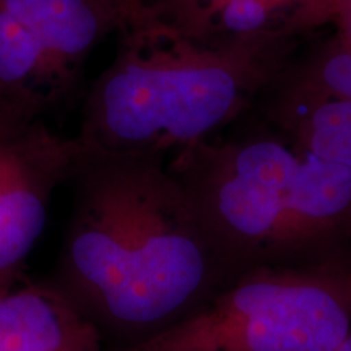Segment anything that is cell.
Instances as JSON below:
<instances>
[{"label":"cell","mask_w":351,"mask_h":351,"mask_svg":"<svg viewBox=\"0 0 351 351\" xmlns=\"http://www.w3.org/2000/svg\"><path fill=\"white\" fill-rule=\"evenodd\" d=\"M0 351H109L98 327L51 282L0 293Z\"/></svg>","instance_id":"obj_9"},{"label":"cell","mask_w":351,"mask_h":351,"mask_svg":"<svg viewBox=\"0 0 351 351\" xmlns=\"http://www.w3.org/2000/svg\"><path fill=\"white\" fill-rule=\"evenodd\" d=\"M168 169L232 276L351 256V171L251 111L176 153Z\"/></svg>","instance_id":"obj_3"},{"label":"cell","mask_w":351,"mask_h":351,"mask_svg":"<svg viewBox=\"0 0 351 351\" xmlns=\"http://www.w3.org/2000/svg\"><path fill=\"white\" fill-rule=\"evenodd\" d=\"M328 29L351 51V0H328Z\"/></svg>","instance_id":"obj_11"},{"label":"cell","mask_w":351,"mask_h":351,"mask_svg":"<svg viewBox=\"0 0 351 351\" xmlns=\"http://www.w3.org/2000/svg\"><path fill=\"white\" fill-rule=\"evenodd\" d=\"M69 85L38 39L0 5V132L38 122Z\"/></svg>","instance_id":"obj_10"},{"label":"cell","mask_w":351,"mask_h":351,"mask_svg":"<svg viewBox=\"0 0 351 351\" xmlns=\"http://www.w3.org/2000/svg\"><path fill=\"white\" fill-rule=\"evenodd\" d=\"M348 265L245 270L176 326L116 351H333L351 332Z\"/></svg>","instance_id":"obj_4"},{"label":"cell","mask_w":351,"mask_h":351,"mask_svg":"<svg viewBox=\"0 0 351 351\" xmlns=\"http://www.w3.org/2000/svg\"><path fill=\"white\" fill-rule=\"evenodd\" d=\"M307 38H197L150 7L119 33L112 62L85 99L78 142L103 155L169 161L251 111Z\"/></svg>","instance_id":"obj_2"},{"label":"cell","mask_w":351,"mask_h":351,"mask_svg":"<svg viewBox=\"0 0 351 351\" xmlns=\"http://www.w3.org/2000/svg\"><path fill=\"white\" fill-rule=\"evenodd\" d=\"M70 182L72 217L49 282L109 351L176 326L234 278L166 160L83 148Z\"/></svg>","instance_id":"obj_1"},{"label":"cell","mask_w":351,"mask_h":351,"mask_svg":"<svg viewBox=\"0 0 351 351\" xmlns=\"http://www.w3.org/2000/svg\"><path fill=\"white\" fill-rule=\"evenodd\" d=\"M333 351H351V332L340 341V345Z\"/></svg>","instance_id":"obj_12"},{"label":"cell","mask_w":351,"mask_h":351,"mask_svg":"<svg viewBox=\"0 0 351 351\" xmlns=\"http://www.w3.org/2000/svg\"><path fill=\"white\" fill-rule=\"evenodd\" d=\"M160 20L197 38L313 36L328 28V0H148Z\"/></svg>","instance_id":"obj_8"},{"label":"cell","mask_w":351,"mask_h":351,"mask_svg":"<svg viewBox=\"0 0 351 351\" xmlns=\"http://www.w3.org/2000/svg\"><path fill=\"white\" fill-rule=\"evenodd\" d=\"M82 152L77 137H60L39 121L0 132V293L23 280L52 194L70 181Z\"/></svg>","instance_id":"obj_6"},{"label":"cell","mask_w":351,"mask_h":351,"mask_svg":"<svg viewBox=\"0 0 351 351\" xmlns=\"http://www.w3.org/2000/svg\"><path fill=\"white\" fill-rule=\"evenodd\" d=\"M251 112L289 142L351 171V51L330 29L301 44Z\"/></svg>","instance_id":"obj_5"},{"label":"cell","mask_w":351,"mask_h":351,"mask_svg":"<svg viewBox=\"0 0 351 351\" xmlns=\"http://www.w3.org/2000/svg\"><path fill=\"white\" fill-rule=\"evenodd\" d=\"M0 5L38 39L70 82L104 38L150 10L148 0H0Z\"/></svg>","instance_id":"obj_7"},{"label":"cell","mask_w":351,"mask_h":351,"mask_svg":"<svg viewBox=\"0 0 351 351\" xmlns=\"http://www.w3.org/2000/svg\"><path fill=\"white\" fill-rule=\"evenodd\" d=\"M348 278H350V285H351V256H350V265H348Z\"/></svg>","instance_id":"obj_13"}]
</instances>
